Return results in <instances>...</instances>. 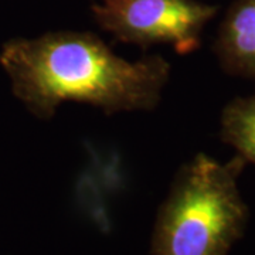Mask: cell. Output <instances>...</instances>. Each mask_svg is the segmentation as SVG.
Here are the masks:
<instances>
[{
  "instance_id": "cell-1",
  "label": "cell",
  "mask_w": 255,
  "mask_h": 255,
  "mask_svg": "<svg viewBox=\"0 0 255 255\" xmlns=\"http://www.w3.org/2000/svg\"><path fill=\"white\" fill-rule=\"evenodd\" d=\"M0 64L14 97L40 119L53 118L67 101L107 115L155 110L172 68L160 54L128 61L90 31L13 38L1 48Z\"/></svg>"
},
{
  "instance_id": "cell-2",
  "label": "cell",
  "mask_w": 255,
  "mask_h": 255,
  "mask_svg": "<svg viewBox=\"0 0 255 255\" xmlns=\"http://www.w3.org/2000/svg\"><path fill=\"white\" fill-rule=\"evenodd\" d=\"M247 162L197 153L174 177L156 216L152 255H228L246 233L248 206L238 189Z\"/></svg>"
},
{
  "instance_id": "cell-3",
  "label": "cell",
  "mask_w": 255,
  "mask_h": 255,
  "mask_svg": "<svg viewBox=\"0 0 255 255\" xmlns=\"http://www.w3.org/2000/svg\"><path fill=\"white\" fill-rule=\"evenodd\" d=\"M217 10L197 0H101L91 6L98 26L117 41L143 50L172 44L179 54L200 47L203 28Z\"/></svg>"
},
{
  "instance_id": "cell-4",
  "label": "cell",
  "mask_w": 255,
  "mask_h": 255,
  "mask_svg": "<svg viewBox=\"0 0 255 255\" xmlns=\"http://www.w3.org/2000/svg\"><path fill=\"white\" fill-rule=\"evenodd\" d=\"M214 54L236 77H255V0H236L220 24Z\"/></svg>"
},
{
  "instance_id": "cell-5",
  "label": "cell",
  "mask_w": 255,
  "mask_h": 255,
  "mask_svg": "<svg viewBox=\"0 0 255 255\" xmlns=\"http://www.w3.org/2000/svg\"><path fill=\"white\" fill-rule=\"evenodd\" d=\"M220 135L247 163L255 164V92L234 98L224 107Z\"/></svg>"
}]
</instances>
